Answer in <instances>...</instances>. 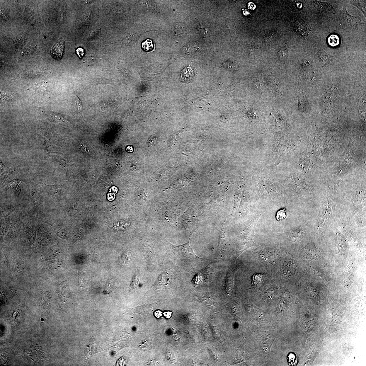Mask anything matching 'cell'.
<instances>
[{
    "label": "cell",
    "mask_w": 366,
    "mask_h": 366,
    "mask_svg": "<svg viewBox=\"0 0 366 366\" xmlns=\"http://www.w3.org/2000/svg\"><path fill=\"white\" fill-rule=\"evenodd\" d=\"M193 233V232L191 233L189 241L185 244L181 245L175 246L169 242L168 243L173 252L177 255L190 259H202L195 254L193 250L189 245L190 239Z\"/></svg>",
    "instance_id": "cell-1"
},
{
    "label": "cell",
    "mask_w": 366,
    "mask_h": 366,
    "mask_svg": "<svg viewBox=\"0 0 366 366\" xmlns=\"http://www.w3.org/2000/svg\"><path fill=\"white\" fill-rule=\"evenodd\" d=\"M64 50V41H60L54 45L51 49V55L56 59L60 60L63 56Z\"/></svg>",
    "instance_id": "cell-2"
},
{
    "label": "cell",
    "mask_w": 366,
    "mask_h": 366,
    "mask_svg": "<svg viewBox=\"0 0 366 366\" xmlns=\"http://www.w3.org/2000/svg\"><path fill=\"white\" fill-rule=\"evenodd\" d=\"M196 76L194 69L190 67H188L184 69L182 73L181 81L185 83H191L195 79Z\"/></svg>",
    "instance_id": "cell-3"
},
{
    "label": "cell",
    "mask_w": 366,
    "mask_h": 366,
    "mask_svg": "<svg viewBox=\"0 0 366 366\" xmlns=\"http://www.w3.org/2000/svg\"><path fill=\"white\" fill-rule=\"evenodd\" d=\"M295 27L299 33L304 36H308L311 32L309 25L302 20H298L295 23Z\"/></svg>",
    "instance_id": "cell-4"
},
{
    "label": "cell",
    "mask_w": 366,
    "mask_h": 366,
    "mask_svg": "<svg viewBox=\"0 0 366 366\" xmlns=\"http://www.w3.org/2000/svg\"><path fill=\"white\" fill-rule=\"evenodd\" d=\"M103 350L101 348L98 344L92 343L86 348L84 352V355L86 358L89 359L93 355L99 352H101Z\"/></svg>",
    "instance_id": "cell-5"
},
{
    "label": "cell",
    "mask_w": 366,
    "mask_h": 366,
    "mask_svg": "<svg viewBox=\"0 0 366 366\" xmlns=\"http://www.w3.org/2000/svg\"><path fill=\"white\" fill-rule=\"evenodd\" d=\"M168 282V277L164 273H162L158 277L153 285L155 288L161 289L166 285Z\"/></svg>",
    "instance_id": "cell-6"
},
{
    "label": "cell",
    "mask_w": 366,
    "mask_h": 366,
    "mask_svg": "<svg viewBox=\"0 0 366 366\" xmlns=\"http://www.w3.org/2000/svg\"><path fill=\"white\" fill-rule=\"evenodd\" d=\"M19 208L18 205H4L1 208V217H4L7 216L13 212L17 211Z\"/></svg>",
    "instance_id": "cell-7"
},
{
    "label": "cell",
    "mask_w": 366,
    "mask_h": 366,
    "mask_svg": "<svg viewBox=\"0 0 366 366\" xmlns=\"http://www.w3.org/2000/svg\"><path fill=\"white\" fill-rule=\"evenodd\" d=\"M318 55L320 61L324 65H330L332 63V56L330 55L326 51L322 50L319 51Z\"/></svg>",
    "instance_id": "cell-8"
},
{
    "label": "cell",
    "mask_w": 366,
    "mask_h": 366,
    "mask_svg": "<svg viewBox=\"0 0 366 366\" xmlns=\"http://www.w3.org/2000/svg\"><path fill=\"white\" fill-rule=\"evenodd\" d=\"M140 274L139 272H136L134 274L130 286V291L133 292L137 289L139 281Z\"/></svg>",
    "instance_id": "cell-9"
},
{
    "label": "cell",
    "mask_w": 366,
    "mask_h": 366,
    "mask_svg": "<svg viewBox=\"0 0 366 366\" xmlns=\"http://www.w3.org/2000/svg\"><path fill=\"white\" fill-rule=\"evenodd\" d=\"M328 44L331 46H336L339 44V38L336 35H331L328 38Z\"/></svg>",
    "instance_id": "cell-10"
},
{
    "label": "cell",
    "mask_w": 366,
    "mask_h": 366,
    "mask_svg": "<svg viewBox=\"0 0 366 366\" xmlns=\"http://www.w3.org/2000/svg\"><path fill=\"white\" fill-rule=\"evenodd\" d=\"M287 215V211L285 208L279 210L276 214V219L279 221L284 220Z\"/></svg>",
    "instance_id": "cell-11"
},
{
    "label": "cell",
    "mask_w": 366,
    "mask_h": 366,
    "mask_svg": "<svg viewBox=\"0 0 366 366\" xmlns=\"http://www.w3.org/2000/svg\"><path fill=\"white\" fill-rule=\"evenodd\" d=\"M287 53L288 51L287 48L285 47L281 48L278 53V59L281 61H285L287 57Z\"/></svg>",
    "instance_id": "cell-12"
},
{
    "label": "cell",
    "mask_w": 366,
    "mask_h": 366,
    "mask_svg": "<svg viewBox=\"0 0 366 366\" xmlns=\"http://www.w3.org/2000/svg\"><path fill=\"white\" fill-rule=\"evenodd\" d=\"M131 255H129L127 253L125 255H123L121 259V261H122L123 265H127V263H129V261L131 258Z\"/></svg>",
    "instance_id": "cell-13"
},
{
    "label": "cell",
    "mask_w": 366,
    "mask_h": 366,
    "mask_svg": "<svg viewBox=\"0 0 366 366\" xmlns=\"http://www.w3.org/2000/svg\"><path fill=\"white\" fill-rule=\"evenodd\" d=\"M74 97L78 110L81 112L83 111V105L81 101L76 95H75Z\"/></svg>",
    "instance_id": "cell-14"
},
{
    "label": "cell",
    "mask_w": 366,
    "mask_h": 366,
    "mask_svg": "<svg viewBox=\"0 0 366 366\" xmlns=\"http://www.w3.org/2000/svg\"><path fill=\"white\" fill-rule=\"evenodd\" d=\"M223 66L225 68H226L227 69H229V68H230V66L231 69V70H233V69H234V68H235V65L233 63L231 62H224L223 63Z\"/></svg>",
    "instance_id": "cell-15"
},
{
    "label": "cell",
    "mask_w": 366,
    "mask_h": 366,
    "mask_svg": "<svg viewBox=\"0 0 366 366\" xmlns=\"http://www.w3.org/2000/svg\"><path fill=\"white\" fill-rule=\"evenodd\" d=\"M157 141V138L155 136H151L149 138L148 142V144L149 146H151L155 145Z\"/></svg>",
    "instance_id": "cell-16"
},
{
    "label": "cell",
    "mask_w": 366,
    "mask_h": 366,
    "mask_svg": "<svg viewBox=\"0 0 366 366\" xmlns=\"http://www.w3.org/2000/svg\"><path fill=\"white\" fill-rule=\"evenodd\" d=\"M166 356L169 361H170L171 363H173L174 362V359L172 356L171 352L170 351L168 350L166 352Z\"/></svg>",
    "instance_id": "cell-17"
},
{
    "label": "cell",
    "mask_w": 366,
    "mask_h": 366,
    "mask_svg": "<svg viewBox=\"0 0 366 366\" xmlns=\"http://www.w3.org/2000/svg\"><path fill=\"white\" fill-rule=\"evenodd\" d=\"M195 45H189L187 48V51L188 53L191 52L195 51Z\"/></svg>",
    "instance_id": "cell-18"
},
{
    "label": "cell",
    "mask_w": 366,
    "mask_h": 366,
    "mask_svg": "<svg viewBox=\"0 0 366 366\" xmlns=\"http://www.w3.org/2000/svg\"><path fill=\"white\" fill-rule=\"evenodd\" d=\"M77 52L78 55L81 57L84 55L83 50L81 48H79L77 49Z\"/></svg>",
    "instance_id": "cell-19"
},
{
    "label": "cell",
    "mask_w": 366,
    "mask_h": 366,
    "mask_svg": "<svg viewBox=\"0 0 366 366\" xmlns=\"http://www.w3.org/2000/svg\"><path fill=\"white\" fill-rule=\"evenodd\" d=\"M164 315L167 318L169 319L171 317L172 313L170 311L165 312L164 313Z\"/></svg>",
    "instance_id": "cell-20"
},
{
    "label": "cell",
    "mask_w": 366,
    "mask_h": 366,
    "mask_svg": "<svg viewBox=\"0 0 366 366\" xmlns=\"http://www.w3.org/2000/svg\"><path fill=\"white\" fill-rule=\"evenodd\" d=\"M155 315L157 318H159L162 316V313L160 311H156L155 313Z\"/></svg>",
    "instance_id": "cell-21"
},
{
    "label": "cell",
    "mask_w": 366,
    "mask_h": 366,
    "mask_svg": "<svg viewBox=\"0 0 366 366\" xmlns=\"http://www.w3.org/2000/svg\"><path fill=\"white\" fill-rule=\"evenodd\" d=\"M98 31H97V30H95V31H94H94H92L91 32H90V36L91 37V36H94L95 35V34H97V33H98Z\"/></svg>",
    "instance_id": "cell-22"
},
{
    "label": "cell",
    "mask_w": 366,
    "mask_h": 366,
    "mask_svg": "<svg viewBox=\"0 0 366 366\" xmlns=\"http://www.w3.org/2000/svg\"><path fill=\"white\" fill-rule=\"evenodd\" d=\"M127 150L128 152H132L133 151V148L132 147L129 146L127 147Z\"/></svg>",
    "instance_id": "cell-23"
}]
</instances>
